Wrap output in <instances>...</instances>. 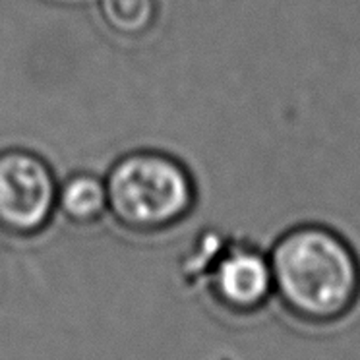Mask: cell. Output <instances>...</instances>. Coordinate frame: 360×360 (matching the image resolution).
<instances>
[{
	"mask_svg": "<svg viewBox=\"0 0 360 360\" xmlns=\"http://www.w3.org/2000/svg\"><path fill=\"white\" fill-rule=\"evenodd\" d=\"M269 262L274 290L298 320L333 323L359 300V259L351 246L328 229H292L275 244Z\"/></svg>",
	"mask_w": 360,
	"mask_h": 360,
	"instance_id": "1",
	"label": "cell"
},
{
	"mask_svg": "<svg viewBox=\"0 0 360 360\" xmlns=\"http://www.w3.org/2000/svg\"><path fill=\"white\" fill-rule=\"evenodd\" d=\"M109 215L136 235H157L188 217L196 184L176 157L140 149L117 159L105 176Z\"/></svg>",
	"mask_w": 360,
	"mask_h": 360,
	"instance_id": "2",
	"label": "cell"
},
{
	"mask_svg": "<svg viewBox=\"0 0 360 360\" xmlns=\"http://www.w3.org/2000/svg\"><path fill=\"white\" fill-rule=\"evenodd\" d=\"M58 180L51 165L35 151H0V233L33 238L51 225L56 213Z\"/></svg>",
	"mask_w": 360,
	"mask_h": 360,
	"instance_id": "3",
	"label": "cell"
},
{
	"mask_svg": "<svg viewBox=\"0 0 360 360\" xmlns=\"http://www.w3.org/2000/svg\"><path fill=\"white\" fill-rule=\"evenodd\" d=\"M207 277L215 300L236 314L256 312L274 292L269 258L244 244H225Z\"/></svg>",
	"mask_w": 360,
	"mask_h": 360,
	"instance_id": "4",
	"label": "cell"
},
{
	"mask_svg": "<svg viewBox=\"0 0 360 360\" xmlns=\"http://www.w3.org/2000/svg\"><path fill=\"white\" fill-rule=\"evenodd\" d=\"M56 213L78 227H91L99 223L105 215H109L105 179L95 172L79 171L60 180L56 194Z\"/></svg>",
	"mask_w": 360,
	"mask_h": 360,
	"instance_id": "5",
	"label": "cell"
},
{
	"mask_svg": "<svg viewBox=\"0 0 360 360\" xmlns=\"http://www.w3.org/2000/svg\"><path fill=\"white\" fill-rule=\"evenodd\" d=\"M103 24L124 39L146 37L159 16V0H97Z\"/></svg>",
	"mask_w": 360,
	"mask_h": 360,
	"instance_id": "6",
	"label": "cell"
}]
</instances>
